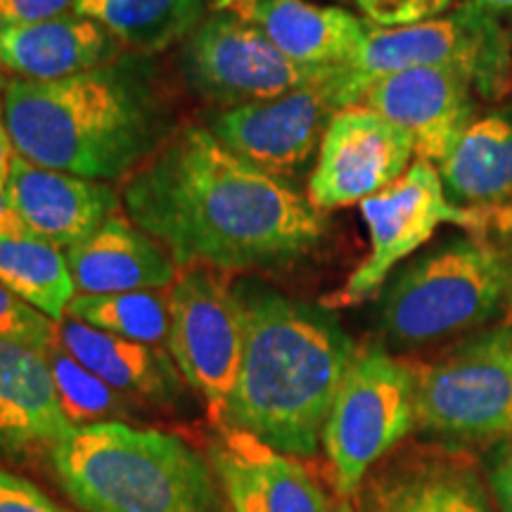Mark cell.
<instances>
[{
  "label": "cell",
  "instance_id": "obj_1",
  "mask_svg": "<svg viewBox=\"0 0 512 512\" xmlns=\"http://www.w3.org/2000/svg\"><path fill=\"white\" fill-rule=\"evenodd\" d=\"M128 219L176 266L221 273L294 264L325 238L318 211L285 178L256 169L204 126H188L128 178Z\"/></svg>",
  "mask_w": 512,
  "mask_h": 512
},
{
  "label": "cell",
  "instance_id": "obj_2",
  "mask_svg": "<svg viewBox=\"0 0 512 512\" xmlns=\"http://www.w3.org/2000/svg\"><path fill=\"white\" fill-rule=\"evenodd\" d=\"M3 126L22 159L93 181L131 174L171 138L169 107L143 55L60 81H5Z\"/></svg>",
  "mask_w": 512,
  "mask_h": 512
},
{
  "label": "cell",
  "instance_id": "obj_3",
  "mask_svg": "<svg viewBox=\"0 0 512 512\" xmlns=\"http://www.w3.org/2000/svg\"><path fill=\"white\" fill-rule=\"evenodd\" d=\"M245 354L221 425L249 432L292 458L316 456L356 342L323 306L259 280L235 283Z\"/></svg>",
  "mask_w": 512,
  "mask_h": 512
},
{
  "label": "cell",
  "instance_id": "obj_4",
  "mask_svg": "<svg viewBox=\"0 0 512 512\" xmlns=\"http://www.w3.org/2000/svg\"><path fill=\"white\" fill-rule=\"evenodd\" d=\"M50 460L83 512H221L209 463L176 434L93 422L74 427Z\"/></svg>",
  "mask_w": 512,
  "mask_h": 512
},
{
  "label": "cell",
  "instance_id": "obj_5",
  "mask_svg": "<svg viewBox=\"0 0 512 512\" xmlns=\"http://www.w3.org/2000/svg\"><path fill=\"white\" fill-rule=\"evenodd\" d=\"M505 302L510 252L467 233L406 264L384 285L380 330L394 347H427L484 328Z\"/></svg>",
  "mask_w": 512,
  "mask_h": 512
},
{
  "label": "cell",
  "instance_id": "obj_6",
  "mask_svg": "<svg viewBox=\"0 0 512 512\" xmlns=\"http://www.w3.org/2000/svg\"><path fill=\"white\" fill-rule=\"evenodd\" d=\"M420 67L453 69L484 100H505L512 93L508 27L475 0L411 27L384 29L368 22L366 41L347 64L335 69L328 91L339 110H347L358 105L373 81Z\"/></svg>",
  "mask_w": 512,
  "mask_h": 512
},
{
  "label": "cell",
  "instance_id": "obj_7",
  "mask_svg": "<svg viewBox=\"0 0 512 512\" xmlns=\"http://www.w3.org/2000/svg\"><path fill=\"white\" fill-rule=\"evenodd\" d=\"M415 363L370 344L358 349L323 430L339 498H354L366 477L418 427Z\"/></svg>",
  "mask_w": 512,
  "mask_h": 512
},
{
  "label": "cell",
  "instance_id": "obj_8",
  "mask_svg": "<svg viewBox=\"0 0 512 512\" xmlns=\"http://www.w3.org/2000/svg\"><path fill=\"white\" fill-rule=\"evenodd\" d=\"M415 382L418 430L458 446L512 439V323L415 366Z\"/></svg>",
  "mask_w": 512,
  "mask_h": 512
},
{
  "label": "cell",
  "instance_id": "obj_9",
  "mask_svg": "<svg viewBox=\"0 0 512 512\" xmlns=\"http://www.w3.org/2000/svg\"><path fill=\"white\" fill-rule=\"evenodd\" d=\"M166 299L169 356L207 403L211 418L221 422L245 354V320L235 285L214 268L188 266Z\"/></svg>",
  "mask_w": 512,
  "mask_h": 512
},
{
  "label": "cell",
  "instance_id": "obj_10",
  "mask_svg": "<svg viewBox=\"0 0 512 512\" xmlns=\"http://www.w3.org/2000/svg\"><path fill=\"white\" fill-rule=\"evenodd\" d=\"M370 235V254L342 290L332 294V306H356L375 297L403 259L432 240L439 226L456 223L467 233L491 238L494 221L482 211L460 209L446 197L439 169L430 162L411 164L399 181L361 202Z\"/></svg>",
  "mask_w": 512,
  "mask_h": 512
},
{
  "label": "cell",
  "instance_id": "obj_11",
  "mask_svg": "<svg viewBox=\"0 0 512 512\" xmlns=\"http://www.w3.org/2000/svg\"><path fill=\"white\" fill-rule=\"evenodd\" d=\"M335 69L287 60L264 31L240 15H216L202 22L181 53V72L190 91L228 107L320 86L332 79Z\"/></svg>",
  "mask_w": 512,
  "mask_h": 512
},
{
  "label": "cell",
  "instance_id": "obj_12",
  "mask_svg": "<svg viewBox=\"0 0 512 512\" xmlns=\"http://www.w3.org/2000/svg\"><path fill=\"white\" fill-rule=\"evenodd\" d=\"M415 155L403 128L366 107L339 110L325 128L309 202L318 211L361 204L406 174Z\"/></svg>",
  "mask_w": 512,
  "mask_h": 512
},
{
  "label": "cell",
  "instance_id": "obj_13",
  "mask_svg": "<svg viewBox=\"0 0 512 512\" xmlns=\"http://www.w3.org/2000/svg\"><path fill=\"white\" fill-rule=\"evenodd\" d=\"M465 446L432 441L384 458L354 496L356 512H494V496Z\"/></svg>",
  "mask_w": 512,
  "mask_h": 512
},
{
  "label": "cell",
  "instance_id": "obj_14",
  "mask_svg": "<svg viewBox=\"0 0 512 512\" xmlns=\"http://www.w3.org/2000/svg\"><path fill=\"white\" fill-rule=\"evenodd\" d=\"M325 83L275 100L228 107L209 119V131L233 155L266 174H299L339 112Z\"/></svg>",
  "mask_w": 512,
  "mask_h": 512
},
{
  "label": "cell",
  "instance_id": "obj_15",
  "mask_svg": "<svg viewBox=\"0 0 512 512\" xmlns=\"http://www.w3.org/2000/svg\"><path fill=\"white\" fill-rule=\"evenodd\" d=\"M356 107L392 121L413 140L418 159L441 164L460 136L477 121L470 81L444 67H420L370 83Z\"/></svg>",
  "mask_w": 512,
  "mask_h": 512
},
{
  "label": "cell",
  "instance_id": "obj_16",
  "mask_svg": "<svg viewBox=\"0 0 512 512\" xmlns=\"http://www.w3.org/2000/svg\"><path fill=\"white\" fill-rule=\"evenodd\" d=\"M209 460L230 512H332L311 472L254 434L221 425Z\"/></svg>",
  "mask_w": 512,
  "mask_h": 512
},
{
  "label": "cell",
  "instance_id": "obj_17",
  "mask_svg": "<svg viewBox=\"0 0 512 512\" xmlns=\"http://www.w3.org/2000/svg\"><path fill=\"white\" fill-rule=\"evenodd\" d=\"M5 197L27 233L64 252L91 238L119 209V195L105 181L43 169L19 155Z\"/></svg>",
  "mask_w": 512,
  "mask_h": 512
},
{
  "label": "cell",
  "instance_id": "obj_18",
  "mask_svg": "<svg viewBox=\"0 0 512 512\" xmlns=\"http://www.w3.org/2000/svg\"><path fill=\"white\" fill-rule=\"evenodd\" d=\"M72 430L46 354L0 339V453L24 458L53 451Z\"/></svg>",
  "mask_w": 512,
  "mask_h": 512
},
{
  "label": "cell",
  "instance_id": "obj_19",
  "mask_svg": "<svg viewBox=\"0 0 512 512\" xmlns=\"http://www.w3.org/2000/svg\"><path fill=\"white\" fill-rule=\"evenodd\" d=\"M64 254L76 294L157 292L178 278L171 254L136 223L119 216Z\"/></svg>",
  "mask_w": 512,
  "mask_h": 512
},
{
  "label": "cell",
  "instance_id": "obj_20",
  "mask_svg": "<svg viewBox=\"0 0 512 512\" xmlns=\"http://www.w3.org/2000/svg\"><path fill=\"white\" fill-rule=\"evenodd\" d=\"M437 169L456 207L482 211L498 233H512V112L477 119Z\"/></svg>",
  "mask_w": 512,
  "mask_h": 512
},
{
  "label": "cell",
  "instance_id": "obj_21",
  "mask_svg": "<svg viewBox=\"0 0 512 512\" xmlns=\"http://www.w3.org/2000/svg\"><path fill=\"white\" fill-rule=\"evenodd\" d=\"M117 57V41L76 12L46 22L0 24V69L15 79L60 81Z\"/></svg>",
  "mask_w": 512,
  "mask_h": 512
},
{
  "label": "cell",
  "instance_id": "obj_22",
  "mask_svg": "<svg viewBox=\"0 0 512 512\" xmlns=\"http://www.w3.org/2000/svg\"><path fill=\"white\" fill-rule=\"evenodd\" d=\"M240 17L264 31L287 60L304 67H342L368 34V22L349 10L306 0H249Z\"/></svg>",
  "mask_w": 512,
  "mask_h": 512
},
{
  "label": "cell",
  "instance_id": "obj_23",
  "mask_svg": "<svg viewBox=\"0 0 512 512\" xmlns=\"http://www.w3.org/2000/svg\"><path fill=\"white\" fill-rule=\"evenodd\" d=\"M57 342L114 392L162 406L183 396V380L174 358L159 347L95 330L69 316L57 323Z\"/></svg>",
  "mask_w": 512,
  "mask_h": 512
},
{
  "label": "cell",
  "instance_id": "obj_24",
  "mask_svg": "<svg viewBox=\"0 0 512 512\" xmlns=\"http://www.w3.org/2000/svg\"><path fill=\"white\" fill-rule=\"evenodd\" d=\"M74 12L138 55H152L195 34L204 8L202 0H76Z\"/></svg>",
  "mask_w": 512,
  "mask_h": 512
},
{
  "label": "cell",
  "instance_id": "obj_25",
  "mask_svg": "<svg viewBox=\"0 0 512 512\" xmlns=\"http://www.w3.org/2000/svg\"><path fill=\"white\" fill-rule=\"evenodd\" d=\"M0 283L55 323L67 316L76 297L67 254L27 230L0 235Z\"/></svg>",
  "mask_w": 512,
  "mask_h": 512
},
{
  "label": "cell",
  "instance_id": "obj_26",
  "mask_svg": "<svg viewBox=\"0 0 512 512\" xmlns=\"http://www.w3.org/2000/svg\"><path fill=\"white\" fill-rule=\"evenodd\" d=\"M67 316L95 330L152 347H159L169 337V299L157 292L76 294Z\"/></svg>",
  "mask_w": 512,
  "mask_h": 512
},
{
  "label": "cell",
  "instance_id": "obj_27",
  "mask_svg": "<svg viewBox=\"0 0 512 512\" xmlns=\"http://www.w3.org/2000/svg\"><path fill=\"white\" fill-rule=\"evenodd\" d=\"M50 373L57 389V399L64 415L74 427L93 425V422H110L112 415L121 411L119 392H114L110 384H105L98 375L81 366L72 354H67L55 342L46 351Z\"/></svg>",
  "mask_w": 512,
  "mask_h": 512
},
{
  "label": "cell",
  "instance_id": "obj_28",
  "mask_svg": "<svg viewBox=\"0 0 512 512\" xmlns=\"http://www.w3.org/2000/svg\"><path fill=\"white\" fill-rule=\"evenodd\" d=\"M0 339L46 351L57 342V323L0 283Z\"/></svg>",
  "mask_w": 512,
  "mask_h": 512
},
{
  "label": "cell",
  "instance_id": "obj_29",
  "mask_svg": "<svg viewBox=\"0 0 512 512\" xmlns=\"http://www.w3.org/2000/svg\"><path fill=\"white\" fill-rule=\"evenodd\" d=\"M456 0H356L370 24L384 29L411 27L446 15Z\"/></svg>",
  "mask_w": 512,
  "mask_h": 512
},
{
  "label": "cell",
  "instance_id": "obj_30",
  "mask_svg": "<svg viewBox=\"0 0 512 512\" xmlns=\"http://www.w3.org/2000/svg\"><path fill=\"white\" fill-rule=\"evenodd\" d=\"M0 512H69L29 479L0 467Z\"/></svg>",
  "mask_w": 512,
  "mask_h": 512
},
{
  "label": "cell",
  "instance_id": "obj_31",
  "mask_svg": "<svg viewBox=\"0 0 512 512\" xmlns=\"http://www.w3.org/2000/svg\"><path fill=\"white\" fill-rule=\"evenodd\" d=\"M76 0H0V24H31L69 15Z\"/></svg>",
  "mask_w": 512,
  "mask_h": 512
},
{
  "label": "cell",
  "instance_id": "obj_32",
  "mask_svg": "<svg viewBox=\"0 0 512 512\" xmlns=\"http://www.w3.org/2000/svg\"><path fill=\"white\" fill-rule=\"evenodd\" d=\"M486 482L498 512H512V439L494 446L486 465Z\"/></svg>",
  "mask_w": 512,
  "mask_h": 512
},
{
  "label": "cell",
  "instance_id": "obj_33",
  "mask_svg": "<svg viewBox=\"0 0 512 512\" xmlns=\"http://www.w3.org/2000/svg\"><path fill=\"white\" fill-rule=\"evenodd\" d=\"M15 157H17V152H15V145H12V140H10L8 128L0 124V190H5V185H8L10 169H12V162H15Z\"/></svg>",
  "mask_w": 512,
  "mask_h": 512
},
{
  "label": "cell",
  "instance_id": "obj_34",
  "mask_svg": "<svg viewBox=\"0 0 512 512\" xmlns=\"http://www.w3.org/2000/svg\"><path fill=\"white\" fill-rule=\"evenodd\" d=\"M15 233H24V228L15 216V211L10 209L5 190H0V235H15Z\"/></svg>",
  "mask_w": 512,
  "mask_h": 512
},
{
  "label": "cell",
  "instance_id": "obj_35",
  "mask_svg": "<svg viewBox=\"0 0 512 512\" xmlns=\"http://www.w3.org/2000/svg\"><path fill=\"white\" fill-rule=\"evenodd\" d=\"M475 3H479L486 10H491L498 17L512 15V0H475Z\"/></svg>",
  "mask_w": 512,
  "mask_h": 512
},
{
  "label": "cell",
  "instance_id": "obj_36",
  "mask_svg": "<svg viewBox=\"0 0 512 512\" xmlns=\"http://www.w3.org/2000/svg\"><path fill=\"white\" fill-rule=\"evenodd\" d=\"M216 8H235V5H245L249 0H211Z\"/></svg>",
  "mask_w": 512,
  "mask_h": 512
},
{
  "label": "cell",
  "instance_id": "obj_37",
  "mask_svg": "<svg viewBox=\"0 0 512 512\" xmlns=\"http://www.w3.org/2000/svg\"><path fill=\"white\" fill-rule=\"evenodd\" d=\"M332 512H356L354 505H351V501H347V498H339V501L335 503V510Z\"/></svg>",
  "mask_w": 512,
  "mask_h": 512
},
{
  "label": "cell",
  "instance_id": "obj_38",
  "mask_svg": "<svg viewBox=\"0 0 512 512\" xmlns=\"http://www.w3.org/2000/svg\"><path fill=\"white\" fill-rule=\"evenodd\" d=\"M3 95H5V79L0 74V124H3Z\"/></svg>",
  "mask_w": 512,
  "mask_h": 512
},
{
  "label": "cell",
  "instance_id": "obj_39",
  "mask_svg": "<svg viewBox=\"0 0 512 512\" xmlns=\"http://www.w3.org/2000/svg\"><path fill=\"white\" fill-rule=\"evenodd\" d=\"M510 252V249H508ZM510 304H512V252H510Z\"/></svg>",
  "mask_w": 512,
  "mask_h": 512
},
{
  "label": "cell",
  "instance_id": "obj_40",
  "mask_svg": "<svg viewBox=\"0 0 512 512\" xmlns=\"http://www.w3.org/2000/svg\"><path fill=\"white\" fill-rule=\"evenodd\" d=\"M505 27H508V34H510V41H512V15H510V19H508V24H505Z\"/></svg>",
  "mask_w": 512,
  "mask_h": 512
}]
</instances>
